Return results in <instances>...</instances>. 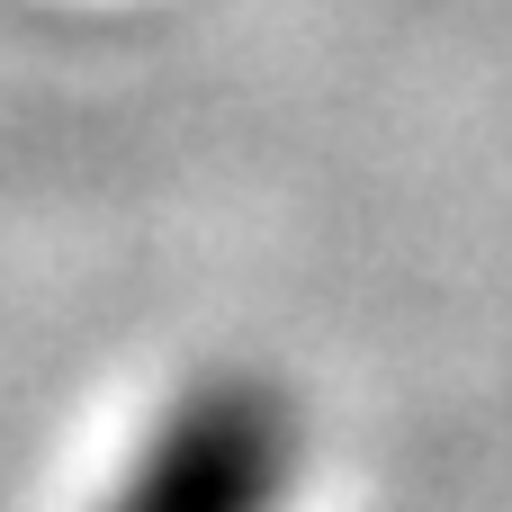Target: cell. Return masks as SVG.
<instances>
[{
    "label": "cell",
    "instance_id": "6da1fadb",
    "mask_svg": "<svg viewBox=\"0 0 512 512\" xmlns=\"http://www.w3.org/2000/svg\"><path fill=\"white\" fill-rule=\"evenodd\" d=\"M306 468V405L261 360L180 378L135 432L99 512H288Z\"/></svg>",
    "mask_w": 512,
    "mask_h": 512
}]
</instances>
